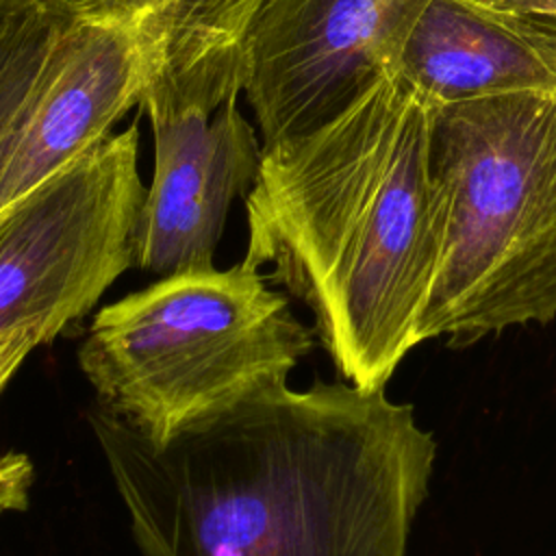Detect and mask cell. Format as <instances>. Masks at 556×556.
<instances>
[{"instance_id":"277c9868","label":"cell","mask_w":556,"mask_h":556,"mask_svg":"<svg viewBox=\"0 0 556 556\" xmlns=\"http://www.w3.org/2000/svg\"><path fill=\"white\" fill-rule=\"evenodd\" d=\"M285 293L258 269L174 274L93 317L78 365L98 406L165 441L228 404L287 382L313 350Z\"/></svg>"},{"instance_id":"4fadbf2b","label":"cell","mask_w":556,"mask_h":556,"mask_svg":"<svg viewBox=\"0 0 556 556\" xmlns=\"http://www.w3.org/2000/svg\"><path fill=\"white\" fill-rule=\"evenodd\" d=\"M37 345H41L39 337L30 330L15 332L13 337L0 341V395L11 382V378L15 376V371L20 369V365Z\"/></svg>"},{"instance_id":"5bb4252c","label":"cell","mask_w":556,"mask_h":556,"mask_svg":"<svg viewBox=\"0 0 556 556\" xmlns=\"http://www.w3.org/2000/svg\"><path fill=\"white\" fill-rule=\"evenodd\" d=\"M484 2L510 9V11L536 15V17L556 20V0H484Z\"/></svg>"},{"instance_id":"7c38bea8","label":"cell","mask_w":556,"mask_h":556,"mask_svg":"<svg viewBox=\"0 0 556 556\" xmlns=\"http://www.w3.org/2000/svg\"><path fill=\"white\" fill-rule=\"evenodd\" d=\"M35 469L26 454H0V517L28 508Z\"/></svg>"},{"instance_id":"52a82bcc","label":"cell","mask_w":556,"mask_h":556,"mask_svg":"<svg viewBox=\"0 0 556 556\" xmlns=\"http://www.w3.org/2000/svg\"><path fill=\"white\" fill-rule=\"evenodd\" d=\"M154 174L139 224L137 267L161 278L215 269L228 208L252 189L263 141L237 100L215 113L150 119Z\"/></svg>"},{"instance_id":"ba28073f","label":"cell","mask_w":556,"mask_h":556,"mask_svg":"<svg viewBox=\"0 0 556 556\" xmlns=\"http://www.w3.org/2000/svg\"><path fill=\"white\" fill-rule=\"evenodd\" d=\"M267 0H70L80 17L124 26L139 50L137 106L150 119L215 113L245 83L250 35Z\"/></svg>"},{"instance_id":"3957f363","label":"cell","mask_w":556,"mask_h":556,"mask_svg":"<svg viewBox=\"0 0 556 556\" xmlns=\"http://www.w3.org/2000/svg\"><path fill=\"white\" fill-rule=\"evenodd\" d=\"M443 237L419 343L556 317V89L439 104Z\"/></svg>"},{"instance_id":"30bf717a","label":"cell","mask_w":556,"mask_h":556,"mask_svg":"<svg viewBox=\"0 0 556 556\" xmlns=\"http://www.w3.org/2000/svg\"><path fill=\"white\" fill-rule=\"evenodd\" d=\"M439 104L556 89V20L484 0H432L397 70Z\"/></svg>"},{"instance_id":"8fae6325","label":"cell","mask_w":556,"mask_h":556,"mask_svg":"<svg viewBox=\"0 0 556 556\" xmlns=\"http://www.w3.org/2000/svg\"><path fill=\"white\" fill-rule=\"evenodd\" d=\"M65 15L50 0H0V180L59 65Z\"/></svg>"},{"instance_id":"7a4b0ae2","label":"cell","mask_w":556,"mask_h":556,"mask_svg":"<svg viewBox=\"0 0 556 556\" xmlns=\"http://www.w3.org/2000/svg\"><path fill=\"white\" fill-rule=\"evenodd\" d=\"M439 102L400 72L326 124L263 150L245 193L241 263L313 313L341 380L384 389L419 343L443 237L432 135Z\"/></svg>"},{"instance_id":"5b68a950","label":"cell","mask_w":556,"mask_h":556,"mask_svg":"<svg viewBox=\"0 0 556 556\" xmlns=\"http://www.w3.org/2000/svg\"><path fill=\"white\" fill-rule=\"evenodd\" d=\"M132 124L0 213V341L50 343L137 267L146 187Z\"/></svg>"},{"instance_id":"8992f818","label":"cell","mask_w":556,"mask_h":556,"mask_svg":"<svg viewBox=\"0 0 556 556\" xmlns=\"http://www.w3.org/2000/svg\"><path fill=\"white\" fill-rule=\"evenodd\" d=\"M432 0H267L250 35L243 93L263 150L343 111L400 70Z\"/></svg>"},{"instance_id":"6da1fadb","label":"cell","mask_w":556,"mask_h":556,"mask_svg":"<svg viewBox=\"0 0 556 556\" xmlns=\"http://www.w3.org/2000/svg\"><path fill=\"white\" fill-rule=\"evenodd\" d=\"M139 556H406L437 443L384 389L287 382L152 441L87 413Z\"/></svg>"},{"instance_id":"9c48e42d","label":"cell","mask_w":556,"mask_h":556,"mask_svg":"<svg viewBox=\"0 0 556 556\" xmlns=\"http://www.w3.org/2000/svg\"><path fill=\"white\" fill-rule=\"evenodd\" d=\"M141 59L113 22L74 15L56 70L35 102L0 180V213L87 150L137 104Z\"/></svg>"}]
</instances>
